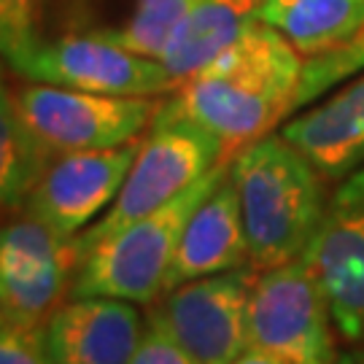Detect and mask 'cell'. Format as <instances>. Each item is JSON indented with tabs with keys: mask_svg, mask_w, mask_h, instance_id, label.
<instances>
[{
	"mask_svg": "<svg viewBox=\"0 0 364 364\" xmlns=\"http://www.w3.org/2000/svg\"><path fill=\"white\" fill-rule=\"evenodd\" d=\"M144 338L135 302L70 297L46 321L52 364H127Z\"/></svg>",
	"mask_w": 364,
	"mask_h": 364,
	"instance_id": "7c38bea8",
	"label": "cell"
},
{
	"mask_svg": "<svg viewBox=\"0 0 364 364\" xmlns=\"http://www.w3.org/2000/svg\"><path fill=\"white\" fill-rule=\"evenodd\" d=\"M284 138L297 146L324 178H346L364 165V70L321 103L284 122Z\"/></svg>",
	"mask_w": 364,
	"mask_h": 364,
	"instance_id": "5bb4252c",
	"label": "cell"
},
{
	"mask_svg": "<svg viewBox=\"0 0 364 364\" xmlns=\"http://www.w3.org/2000/svg\"><path fill=\"white\" fill-rule=\"evenodd\" d=\"M0 195L3 208H25L30 192L38 186L57 151L41 141L14 111L9 90L0 100Z\"/></svg>",
	"mask_w": 364,
	"mask_h": 364,
	"instance_id": "e0dca14e",
	"label": "cell"
},
{
	"mask_svg": "<svg viewBox=\"0 0 364 364\" xmlns=\"http://www.w3.org/2000/svg\"><path fill=\"white\" fill-rule=\"evenodd\" d=\"M197 3L200 0H135L127 22L103 33L130 52L159 60L173 30L181 25Z\"/></svg>",
	"mask_w": 364,
	"mask_h": 364,
	"instance_id": "ac0fdd59",
	"label": "cell"
},
{
	"mask_svg": "<svg viewBox=\"0 0 364 364\" xmlns=\"http://www.w3.org/2000/svg\"><path fill=\"white\" fill-rule=\"evenodd\" d=\"M257 267L243 264L227 273L195 278L165 291L151 316L170 329L200 364H232L248 346V297Z\"/></svg>",
	"mask_w": 364,
	"mask_h": 364,
	"instance_id": "ba28073f",
	"label": "cell"
},
{
	"mask_svg": "<svg viewBox=\"0 0 364 364\" xmlns=\"http://www.w3.org/2000/svg\"><path fill=\"white\" fill-rule=\"evenodd\" d=\"M9 97L19 119L57 154L132 144L159 111L154 97L100 95L36 81L9 92Z\"/></svg>",
	"mask_w": 364,
	"mask_h": 364,
	"instance_id": "52a82bcc",
	"label": "cell"
},
{
	"mask_svg": "<svg viewBox=\"0 0 364 364\" xmlns=\"http://www.w3.org/2000/svg\"><path fill=\"white\" fill-rule=\"evenodd\" d=\"M232 364H287V362H281L278 356H273V353H267V351H262V348H254V346H248L246 351L240 353V356H237Z\"/></svg>",
	"mask_w": 364,
	"mask_h": 364,
	"instance_id": "603a6c76",
	"label": "cell"
},
{
	"mask_svg": "<svg viewBox=\"0 0 364 364\" xmlns=\"http://www.w3.org/2000/svg\"><path fill=\"white\" fill-rule=\"evenodd\" d=\"M259 0H200L173 30L159 63L181 87L210 65L251 22H257Z\"/></svg>",
	"mask_w": 364,
	"mask_h": 364,
	"instance_id": "9a60e30c",
	"label": "cell"
},
{
	"mask_svg": "<svg viewBox=\"0 0 364 364\" xmlns=\"http://www.w3.org/2000/svg\"><path fill=\"white\" fill-rule=\"evenodd\" d=\"M46 0H0V38L3 49L36 36V14Z\"/></svg>",
	"mask_w": 364,
	"mask_h": 364,
	"instance_id": "7402d4cb",
	"label": "cell"
},
{
	"mask_svg": "<svg viewBox=\"0 0 364 364\" xmlns=\"http://www.w3.org/2000/svg\"><path fill=\"white\" fill-rule=\"evenodd\" d=\"M251 264L257 270L299 259L324 221V173L284 132H270L240 149L230 162Z\"/></svg>",
	"mask_w": 364,
	"mask_h": 364,
	"instance_id": "7a4b0ae2",
	"label": "cell"
},
{
	"mask_svg": "<svg viewBox=\"0 0 364 364\" xmlns=\"http://www.w3.org/2000/svg\"><path fill=\"white\" fill-rule=\"evenodd\" d=\"M332 311L305 257L257 275L248 297V343L287 364H335Z\"/></svg>",
	"mask_w": 364,
	"mask_h": 364,
	"instance_id": "8992f818",
	"label": "cell"
},
{
	"mask_svg": "<svg viewBox=\"0 0 364 364\" xmlns=\"http://www.w3.org/2000/svg\"><path fill=\"white\" fill-rule=\"evenodd\" d=\"M76 264L73 237L57 235L30 213L6 224L0 237L3 324L49 321L57 299L70 291Z\"/></svg>",
	"mask_w": 364,
	"mask_h": 364,
	"instance_id": "30bf717a",
	"label": "cell"
},
{
	"mask_svg": "<svg viewBox=\"0 0 364 364\" xmlns=\"http://www.w3.org/2000/svg\"><path fill=\"white\" fill-rule=\"evenodd\" d=\"M0 364H52L46 324H3Z\"/></svg>",
	"mask_w": 364,
	"mask_h": 364,
	"instance_id": "ffe728a7",
	"label": "cell"
},
{
	"mask_svg": "<svg viewBox=\"0 0 364 364\" xmlns=\"http://www.w3.org/2000/svg\"><path fill=\"white\" fill-rule=\"evenodd\" d=\"M127 364H200L192 353L183 348L178 340L170 335V329L159 318L149 316L144 338Z\"/></svg>",
	"mask_w": 364,
	"mask_h": 364,
	"instance_id": "44dd1931",
	"label": "cell"
},
{
	"mask_svg": "<svg viewBox=\"0 0 364 364\" xmlns=\"http://www.w3.org/2000/svg\"><path fill=\"white\" fill-rule=\"evenodd\" d=\"M230 176V162L219 165L156 208L144 219L132 221L108 240L97 243L78 262L70 297H119L135 305H151L165 294V278L181 243L183 227L195 208Z\"/></svg>",
	"mask_w": 364,
	"mask_h": 364,
	"instance_id": "3957f363",
	"label": "cell"
},
{
	"mask_svg": "<svg viewBox=\"0 0 364 364\" xmlns=\"http://www.w3.org/2000/svg\"><path fill=\"white\" fill-rule=\"evenodd\" d=\"M257 22L287 36L305 60L346 46L364 27V0H259Z\"/></svg>",
	"mask_w": 364,
	"mask_h": 364,
	"instance_id": "2e32d148",
	"label": "cell"
},
{
	"mask_svg": "<svg viewBox=\"0 0 364 364\" xmlns=\"http://www.w3.org/2000/svg\"><path fill=\"white\" fill-rule=\"evenodd\" d=\"M302 70L305 57L287 36L251 22L162 108L213 132L230 156L294 114Z\"/></svg>",
	"mask_w": 364,
	"mask_h": 364,
	"instance_id": "6da1fadb",
	"label": "cell"
},
{
	"mask_svg": "<svg viewBox=\"0 0 364 364\" xmlns=\"http://www.w3.org/2000/svg\"><path fill=\"white\" fill-rule=\"evenodd\" d=\"M221 159H227V151L213 132L195 124L192 119L168 114L159 105L151 130L141 141V151L135 156L114 205L92 227L73 237L76 259L81 262L97 243L108 240L127 224L168 205L173 197H178L183 189L200 181Z\"/></svg>",
	"mask_w": 364,
	"mask_h": 364,
	"instance_id": "277c9868",
	"label": "cell"
},
{
	"mask_svg": "<svg viewBox=\"0 0 364 364\" xmlns=\"http://www.w3.org/2000/svg\"><path fill=\"white\" fill-rule=\"evenodd\" d=\"M335 364H364V343H362V348H356V351H348V353H343V356H338V359H335Z\"/></svg>",
	"mask_w": 364,
	"mask_h": 364,
	"instance_id": "cb8c5ba5",
	"label": "cell"
},
{
	"mask_svg": "<svg viewBox=\"0 0 364 364\" xmlns=\"http://www.w3.org/2000/svg\"><path fill=\"white\" fill-rule=\"evenodd\" d=\"M251 262L240 195L232 176L210 192L183 227L176 259L165 278V291L195 278L227 273Z\"/></svg>",
	"mask_w": 364,
	"mask_h": 364,
	"instance_id": "4fadbf2b",
	"label": "cell"
},
{
	"mask_svg": "<svg viewBox=\"0 0 364 364\" xmlns=\"http://www.w3.org/2000/svg\"><path fill=\"white\" fill-rule=\"evenodd\" d=\"M364 70V27L353 36L346 46H340L335 52L321 54L305 60L302 81H299L297 97H294V114L305 111L311 103L321 100L324 95L338 90L340 84H346L348 78L359 76Z\"/></svg>",
	"mask_w": 364,
	"mask_h": 364,
	"instance_id": "d6986e66",
	"label": "cell"
},
{
	"mask_svg": "<svg viewBox=\"0 0 364 364\" xmlns=\"http://www.w3.org/2000/svg\"><path fill=\"white\" fill-rule=\"evenodd\" d=\"M329 299L343 340L364 343V165L340 178L324 221L302 254Z\"/></svg>",
	"mask_w": 364,
	"mask_h": 364,
	"instance_id": "9c48e42d",
	"label": "cell"
},
{
	"mask_svg": "<svg viewBox=\"0 0 364 364\" xmlns=\"http://www.w3.org/2000/svg\"><path fill=\"white\" fill-rule=\"evenodd\" d=\"M3 54L16 76L36 84L127 97H154L178 90L176 78L156 57L124 49L103 30L60 38L30 36L3 49Z\"/></svg>",
	"mask_w": 364,
	"mask_h": 364,
	"instance_id": "5b68a950",
	"label": "cell"
},
{
	"mask_svg": "<svg viewBox=\"0 0 364 364\" xmlns=\"http://www.w3.org/2000/svg\"><path fill=\"white\" fill-rule=\"evenodd\" d=\"M138 151L141 141L117 149L57 154L27 197L25 213L43 221L63 237H76L114 205Z\"/></svg>",
	"mask_w": 364,
	"mask_h": 364,
	"instance_id": "8fae6325",
	"label": "cell"
}]
</instances>
